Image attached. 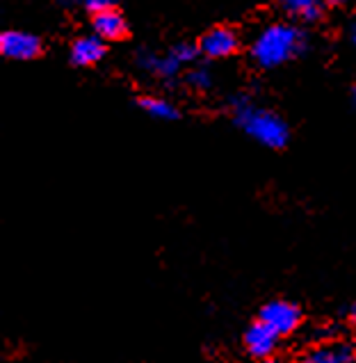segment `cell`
<instances>
[{
	"instance_id": "obj_20",
	"label": "cell",
	"mask_w": 356,
	"mask_h": 363,
	"mask_svg": "<svg viewBox=\"0 0 356 363\" xmlns=\"http://www.w3.org/2000/svg\"><path fill=\"white\" fill-rule=\"evenodd\" d=\"M265 363H279V361H265Z\"/></svg>"
},
{
	"instance_id": "obj_4",
	"label": "cell",
	"mask_w": 356,
	"mask_h": 363,
	"mask_svg": "<svg viewBox=\"0 0 356 363\" xmlns=\"http://www.w3.org/2000/svg\"><path fill=\"white\" fill-rule=\"evenodd\" d=\"M0 53L7 60L28 62L41 55V39L26 30H5L0 35Z\"/></svg>"
},
{
	"instance_id": "obj_2",
	"label": "cell",
	"mask_w": 356,
	"mask_h": 363,
	"mask_svg": "<svg viewBox=\"0 0 356 363\" xmlns=\"http://www.w3.org/2000/svg\"><path fill=\"white\" fill-rule=\"evenodd\" d=\"M233 121L243 128L249 138L265 144L269 149H284L288 144L290 130L288 123L281 119L277 112L254 106L247 96H235L231 101Z\"/></svg>"
},
{
	"instance_id": "obj_9",
	"label": "cell",
	"mask_w": 356,
	"mask_h": 363,
	"mask_svg": "<svg viewBox=\"0 0 356 363\" xmlns=\"http://www.w3.org/2000/svg\"><path fill=\"white\" fill-rule=\"evenodd\" d=\"M277 343H279V334L272 331L265 323H254L245 331V347L256 359L272 357V352L277 350Z\"/></svg>"
},
{
	"instance_id": "obj_8",
	"label": "cell",
	"mask_w": 356,
	"mask_h": 363,
	"mask_svg": "<svg viewBox=\"0 0 356 363\" xmlns=\"http://www.w3.org/2000/svg\"><path fill=\"white\" fill-rule=\"evenodd\" d=\"M91 28L94 35H99L103 41H119L128 35V21L117 7L91 14Z\"/></svg>"
},
{
	"instance_id": "obj_1",
	"label": "cell",
	"mask_w": 356,
	"mask_h": 363,
	"mask_svg": "<svg viewBox=\"0 0 356 363\" xmlns=\"http://www.w3.org/2000/svg\"><path fill=\"white\" fill-rule=\"evenodd\" d=\"M308 46L304 30L295 23H269L256 35L249 48L251 60L260 69H277L299 57Z\"/></svg>"
},
{
	"instance_id": "obj_3",
	"label": "cell",
	"mask_w": 356,
	"mask_h": 363,
	"mask_svg": "<svg viewBox=\"0 0 356 363\" xmlns=\"http://www.w3.org/2000/svg\"><path fill=\"white\" fill-rule=\"evenodd\" d=\"M201 55V50H199V44H176L172 46L167 53H153V50H138V55H135V62H138V67L146 74H151L160 80H172L181 74V69L185 65H192V62Z\"/></svg>"
},
{
	"instance_id": "obj_19",
	"label": "cell",
	"mask_w": 356,
	"mask_h": 363,
	"mask_svg": "<svg viewBox=\"0 0 356 363\" xmlns=\"http://www.w3.org/2000/svg\"><path fill=\"white\" fill-rule=\"evenodd\" d=\"M352 96H354V106H356V87H354V91H352Z\"/></svg>"
},
{
	"instance_id": "obj_18",
	"label": "cell",
	"mask_w": 356,
	"mask_h": 363,
	"mask_svg": "<svg viewBox=\"0 0 356 363\" xmlns=\"http://www.w3.org/2000/svg\"><path fill=\"white\" fill-rule=\"evenodd\" d=\"M350 318H352V320H354V323H356V304H354V306L350 308Z\"/></svg>"
},
{
	"instance_id": "obj_13",
	"label": "cell",
	"mask_w": 356,
	"mask_h": 363,
	"mask_svg": "<svg viewBox=\"0 0 356 363\" xmlns=\"http://www.w3.org/2000/svg\"><path fill=\"white\" fill-rule=\"evenodd\" d=\"M185 82L196 91H206V89H211V85H213V76H211V71H208L206 67H192L185 74Z\"/></svg>"
},
{
	"instance_id": "obj_6",
	"label": "cell",
	"mask_w": 356,
	"mask_h": 363,
	"mask_svg": "<svg viewBox=\"0 0 356 363\" xmlns=\"http://www.w3.org/2000/svg\"><path fill=\"white\" fill-rule=\"evenodd\" d=\"M240 48V37L233 28L228 26H215L201 37L199 41V50L201 55L211 57V60H222V57H231L235 50Z\"/></svg>"
},
{
	"instance_id": "obj_14",
	"label": "cell",
	"mask_w": 356,
	"mask_h": 363,
	"mask_svg": "<svg viewBox=\"0 0 356 363\" xmlns=\"http://www.w3.org/2000/svg\"><path fill=\"white\" fill-rule=\"evenodd\" d=\"M78 3L89 9L91 14H96V12H103V9H110L114 7V0H78Z\"/></svg>"
},
{
	"instance_id": "obj_5",
	"label": "cell",
	"mask_w": 356,
	"mask_h": 363,
	"mask_svg": "<svg viewBox=\"0 0 356 363\" xmlns=\"http://www.w3.org/2000/svg\"><path fill=\"white\" fill-rule=\"evenodd\" d=\"M260 323H265L279 336H288L299 327L301 311L292 302H286V299H274V302L265 304L263 311H260Z\"/></svg>"
},
{
	"instance_id": "obj_15",
	"label": "cell",
	"mask_w": 356,
	"mask_h": 363,
	"mask_svg": "<svg viewBox=\"0 0 356 363\" xmlns=\"http://www.w3.org/2000/svg\"><path fill=\"white\" fill-rule=\"evenodd\" d=\"M347 35H350V41L356 46V23H352V26H350V33H347Z\"/></svg>"
},
{
	"instance_id": "obj_16",
	"label": "cell",
	"mask_w": 356,
	"mask_h": 363,
	"mask_svg": "<svg viewBox=\"0 0 356 363\" xmlns=\"http://www.w3.org/2000/svg\"><path fill=\"white\" fill-rule=\"evenodd\" d=\"M327 3H329V5H345L347 0H327Z\"/></svg>"
},
{
	"instance_id": "obj_12",
	"label": "cell",
	"mask_w": 356,
	"mask_h": 363,
	"mask_svg": "<svg viewBox=\"0 0 356 363\" xmlns=\"http://www.w3.org/2000/svg\"><path fill=\"white\" fill-rule=\"evenodd\" d=\"M138 106L149 117L160 119V121H176L181 117V112L176 110L174 103L167 99H160V96H142V99H138Z\"/></svg>"
},
{
	"instance_id": "obj_11",
	"label": "cell",
	"mask_w": 356,
	"mask_h": 363,
	"mask_svg": "<svg viewBox=\"0 0 356 363\" xmlns=\"http://www.w3.org/2000/svg\"><path fill=\"white\" fill-rule=\"evenodd\" d=\"M301 363H356V352L345 343H329L308 352Z\"/></svg>"
},
{
	"instance_id": "obj_17",
	"label": "cell",
	"mask_w": 356,
	"mask_h": 363,
	"mask_svg": "<svg viewBox=\"0 0 356 363\" xmlns=\"http://www.w3.org/2000/svg\"><path fill=\"white\" fill-rule=\"evenodd\" d=\"M55 3H60V5H71V3H78V0H55Z\"/></svg>"
},
{
	"instance_id": "obj_10",
	"label": "cell",
	"mask_w": 356,
	"mask_h": 363,
	"mask_svg": "<svg viewBox=\"0 0 356 363\" xmlns=\"http://www.w3.org/2000/svg\"><path fill=\"white\" fill-rule=\"evenodd\" d=\"M277 3L290 18L301 23H316L324 12V0H277Z\"/></svg>"
},
{
	"instance_id": "obj_7",
	"label": "cell",
	"mask_w": 356,
	"mask_h": 363,
	"mask_svg": "<svg viewBox=\"0 0 356 363\" xmlns=\"http://www.w3.org/2000/svg\"><path fill=\"white\" fill-rule=\"evenodd\" d=\"M108 46L99 35H82L71 44L69 60L76 67H94L106 57Z\"/></svg>"
}]
</instances>
